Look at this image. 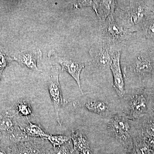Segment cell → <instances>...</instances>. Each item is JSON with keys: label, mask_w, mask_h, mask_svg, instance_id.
Here are the masks:
<instances>
[{"label": "cell", "mask_w": 154, "mask_h": 154, "mask_svg": "<svg viewBox=\"0 0 154 154\" xmlns=\"http://www.w3.org/2000/svg\"><path fill=\"white\" fill-rule=\"evenodd\" d=\"M59 71L57 66H52L51 74L48 79V86L50 96L55 110L57 121L58 124L61 126L59 117L60 110L63 106L67 103V101L63 96L59 80Z\"/></svg>", "instance_id": "obj_5"}, {"label": "cell", "mask_w": 154, "mask_h": 154, "mask_svg": "<svg viewBox=\"0 0 154 154\" xmlns=\"http://www.w3.org/2000/svg\"><path fill=\"white\" fill-rule=\"evenodd\" d=\"M42 57V53L38 48L31 51H25L20 52L15 59L22 66H26L30 69L42 72L37 66V62Z\"/></svg>", "instance_id": "obj_11"}, {"label": "cell", "mask_w": 154, "mask_h": 154, "mask_svg": "<svg viewBox=\"0 0 154 154\" xmlns=\"http://www.w3.org/2000/svg\"><path fill=\"white\" fill-rule=\"evenodd\" d=\"M113 18L125 30L134 33L146 16L145 7L140 1H115Z\"/></svg>", "instance_id": "obj_1"}, {"label": "cell", "mask_w": 154, "mask_h": 154, "mask_svg": "<svg viewBox=\"0 0 154 154\" xmlns=\"http://www.w3.org/2000/svg\"><path fill=\"white\" fill-rule=\"evenodd\" d=\"M0 154H6L5 152L2 150L0 149Z\"/></svg>", "instance_id": "obj_22"}, {"label": "cell", "mask_w": 154, "mask_h": 154, "mask_svg": "<svg viewBox=\"0 0 154 154\" xmlns=\"http://www.w3.org/2000/svg\"><path fill=\"white\" fill-rule=\"evenodd\" d=\"M79 152V154H93L90 147L84 149Z\"/></svg>", "instance_id": "obj_21"}, {"label": "cell", "mask_w": 154, "mask_h": 154, "mask_svg": "<svg viewBox=\"0 0 154 154\" xmlns=\"http://www.w3.org/2000/svg\"><path fill=\"white\" fill-rule=\"evenodd\" d=\"M39 154H44V153H42L40 152V153H39Z\"/></svg>", "instance_id": "obj_23"}, {"label": "cell", "mask_w": 154, "mask_h": 154, "mask_svg": "<svg viewBox=\"0 0 154 154\" xmlns=\"http://www.w3.org/2000/svg\"><path fill=\"white\" fill-rule=\"evenodd\" d=\"M123 98L124 99L122 105L123 115L130 120L135 121L146 113L147 102L143 93L130 90Z\"/></svg>", "instance_id": "obj_4"}, {"label": "cell", "mask_w": 154, "mask_h": 154, "mask_svg": "<svg viewBox=\"0 0 154 154\" xmlns=\"http://www.w3.org/2000/svg\"><path fill=\"white\" fill-rule=\"evenodd\" d=\"M48 56L55 60L60 65L62 71L66 72L71 75L76 82L81 93L83 94L80 82V75L81 72L85 67V65L71 59L59 55L54 51H50Z\"/></svg>", "instance_id": "obj_8"}, {"label": "cell", "mask_w": 154, "mask_h": 154, "mask_svg": "<svg viewBox=\"0 0 154 154\" xmlns=\"http://www.w3.org/2000/svg\"><path fill=\"white\" fill-rule=\"evenodd\" d=\"M70 141L63 146L55 148L54 154H72V152L70 149Z\"/></svg>", "instance_id": "obj_17"}, {"label": "cell", "mask_w": 154, "mask_h": 154, "mask_svg": "<svg viewBox=\"0 0 154 154\" xmlns=\"http://www.w3.org/2000/svg\"><path fill=\"white\" fill-rule=\"evenodd\" d=\"M102 42L121 49L127 38L132 33L125 30L113 18V14L101 23Z\"/></svg>", "instance_id": "obj_3"}, {"label": "cell", "mask_w": 154, "mask_h": 154, "mask_svg": "<svg viewBox=\"0 0 154 154\" xmlns=\"http://www.w3.org/2000/svg\"><path fill=\"white\" fill-rule=\"evenodd\" d=\"M75 107L84 108L89 112L103 117H110L112 115L110 105L105 100L89 95L81 97L73 103Z\"/></svg>", "instance_id": "obj_6"}, {"label": "cell", "mask_w": 154, "mask_h": 154, "mask_svg": "<svg viewBox=\"0 0 154 154\" xmlns=\"http://www.w3.org/2000/svg\"><path fill=\"white\" fill-rule=\"evenodd\" d=\"M132 128V121L123 114L117 113L110 117L107 125L110 136L125 148L130 150L133 143Z\"/></svg>", "instance_id": "obj_2"}, {"label": "cell", "mask_w": 154, "mask_h": 154, "mask_svg": "<svg viewBox=\"0 0 154 154\" xmlns=\"http://www.w3.org/2000/svg\"><path fill=\"white\" fill-rule=\"evenodd\" d=\"M117 50L121 49L102 42L100 44L91 48L89 53L97 66L101 68H107L110 66L113 52Z\"/></svg>", "instance_id": "obj_10"}, {"label": "cell", "mask_w": 154, "mask_h": 154, "mask_svg": "<svg viewBox=\"0 0 154 154\" xmlns=\"http://www.w3.org/2000/svg\"><path fill=\"white\" fill-rule=\"evenodd\" d=\"M7 64V57L3 48L0 46V75Z\"/></svg>", "instance_id": "obj_18"}, {"label": "cell", "mask_w": 154, "mask_h": 154, "mask_svg": "<svg viewBox=\"0 0 154 154\" xmlns=\"http://www.w3.org/2000/svg\"><path fill=\"white\" fill-rule=\"evenodd\" d=\"M115 1H79L74 4V8L91 7L96 12L100 23L113 14Z\"/></svg>", "instance_id": "obj_7"}, {"label": "cell", "mask_w": 154, "mask_h": 154, "mask_svg": "<svg viewBox=\"0 0 154 154\" xmlns=\"http://www.w3.org/2000/svg\"><path fill=\"white\" fill-rule=\"evenodd\" d=\"M146 34L149 38H154V20L152 21L147 27Z\"/></svg>", "instance_id": "obj_19"}, {"label": "cell", "mask_w": 154, "mask_h": 154, "mask_svg": "<svg viewBox=\"0 0 154 154\" xmlns=\"http://www.w3.org/2000/svg\"><path fill=\"white\" fill-rule=\"evenodd\" d=\"M28 124L23 125V129L28 137L46 140L49 134L46 133L40 125L33 124L28 119Z\"/></svg>", "instance_id": "obj_13"}, {"label": "cell", "mask_w": 154, "mask_h": 154, "mask_svg": "<svg viewBox=\"0 0 154 154\" xmlns=\"http://www.w3.org/2000/svg\"><path fill=\"white\" fill-rule=\"evenodd\" d=\"M73 149L79 152L90 147L89 141L85 134L79 130H73L70 137Z\"/></svg>", "instance_id": "obj_12"}, {"label": "cell", "mask_w": 154, "mask_h": 154, "mask_svg": "<svg viewBox=\"0 0 154 154\" xmlns=\"http://www.w3.org/2000/svg\"><path fill=\"white\" fill-rule=\"evenodd\" d=\"M146 131L148 137H154V123H149L146 127Z\"/></svg>", "instance_id": "obj_20"}, {"label": "cell", "mask_w": 154, "mask_h": 154, "mask_svg": "<svg viewBox=\"0 0 154 154\" xmlns=\"http://www.w3.org/2000/svg\"><path fill=\"white\" fill-rule=\"evenodd\" d=\"M54 147L60 146L66 144L71 140L70 137L63 135L49 134L46 139Z\"/></svg>", "instance_id": "obj_14"}, {"label": "cell", "mask_w": 154, "mask_h": 154, "mask_svg": "<svg viewBox=\"0 0 154 154\" xmlns=\"http://www.w3.org/2000/svg\"><path fill=\"white\" fill-rule=\"evenodd\" d=\"M14 122L11 116H6L0 117V130L8 131L13 128Z\"/></svg>", "instance_id": "obj_16"}, {"label": "cell", "mask_w": 154, "mask_h": 154, "mask_svg": "<svg viewBox=\"0 0 154 154\" xmlns=\"http://www.w3.org/2000/svg\"><path fill=\"white\" fill-rule=\"evenodd\" d=\"M121 50L113 52L109 68L111 69L113 79V87L120 98H123L126 94L124 77L122 70L120 59Z\"/></svg>", "instance_id": "obj_9"}, {"label": "cell", "mask_w": 154, "mask_h": 154, "mask_svg": "<svg viewBox=\"0 0 154 154\" xmlns=\"http://www.w3.org/2000/svg\"><path fill=\"white\" fill-rule=\"evenodd\" d=\"M17 111L20 115L28 118L33 115V110L29 103L25 99L20 100L17 105Z\"/></svg>", "instance_id": "obj_15"}]
</instances>
